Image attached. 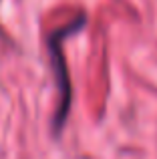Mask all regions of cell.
<instances>
[{"label":"cell","instance_id":"1","mask_svg":"<svg viewBox=\"0 0 157 159\" xmlns=\"http://www.w3.org/2000/svg\"><path fill=\"white\" fill-rule=\"evenodd\" d=\"M87 24V16L78 14L71 20L69 24L52 30L47 36V47H48V61H51V69L56 81V89H59V107L52 117V133L59 135L63 131L65 123H67V115L71 109V79H69V69L65 62V52H63V43L71 34H77L83 30Z\"/></svg>","mask_w":157,"mask_h":159}]
</instances>
